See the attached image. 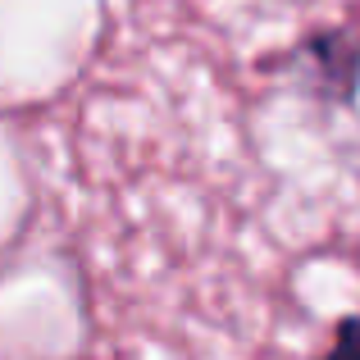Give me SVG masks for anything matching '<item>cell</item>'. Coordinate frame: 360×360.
Listing matches in <instances>:
<instances>
[{
    "label": "cell",
    "mask_w": 360,
    "mask_h": 360,
    "mask_svg": "<svg viewBox=\"0 0 360 360\" xmlns=\"http://www.w3.org/2000/svg\"><path fill=\"white\" fill-rule=\"evenodd\" d=\"M297 60L301 64H292V73H310L306 78L310 96L338 101V105H347V101L356 96V87H360V37L315 32V37L301 41Z\"/></svg>",
    "instance_id": "obj_1"
},
{
    "label": "cell",
    "mask_w": 360,
    "mask_h": 360,
    "mask_svg": "<svg viewBox=\"0 0 360 360\" xmlns=\"http://www.w3.org/2000/svg\"><path fill=\"white\" fill-rule=\"evenodd\" d=\"M324 360H360V315H342V319H338L333 347H328Z\"/></svg>",
    "instance_id": "obj_2"
}]
</instances>
